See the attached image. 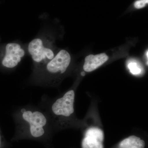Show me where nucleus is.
Segmentation results:
<instances>
[{"mask_svg":"<svg viewBox=\"0 0 148 148\" xmlns=\"http://www.w3.org/2000/svg\"><path fill=\"white\" fill-rule=\"evenodd\" d=\"M12 116L17 133L34 139L43 138L53 127L47 114L39 106H21L14 111Z\"/></svg>","mask_w":148,"mask_h":148,"instance_id":"nucleus-1","label":"nucleus"},{"mask_svg":"<svg viewBox=\"0 0 148 148\" xmlns=\"http://www.w3.org/2000/svg\"><path fill=\"white\" fill-rule=\"evenodd\" d=\"M75 99V91L71 89L55 99L43 96L39 106L47 114L53 127L71 126L74 120Z\"/></svg>","mask_w":148,"mask_h":148,"instance_id":"nucleus-2","label":"nucleus"},{"mask_svg":"<svg viewBox=\"0 0 148 148\" xmlns=\"http://www.w3.org/2000/svg\"><path fill=\"white\" fill-rule=\"evenodd\" d=\"M71 63L70 53L67 51L62 49L43 67L33 73L31 82L40 86H53L56 78L65 73Z\"/></svg>","mask_w":148,"mask_h":148,"instance_id":"nucleus-3","label":"nucleus"},{"mask_svg":"<svg viewBox=\"0 0 148 148\" xmlns=\"http://www.w3.org/2000/svg\"><path fill=\"white\" fill-rule=\"evenodd\" d=\"M28 52L34 63V72L43 67L55 56L51 42L47 37H38L32 40L28 46Z\"/></svg>","mask_w":148,"mask_h":148,"instance_id":"nucleus-4","label":"nucleus"},{"mask_svg":"<svg viewBox=\"0 0 148 148\" xmlns=\"http://www.w3.org/2000/svg\"><path fill=\"white\" fill-rule=\"evenodd\" d=\"M1 63L3 68L8 70L15 69L25 55V49L18 42L8 43L5 46Z\"/></svg>","mask_w":148,"mask_h":148,"instance_id":"nucleus-5","label":"nucleus"},{"mask_svg":"<svg viewBox=\"0 0 148 148\" xmlns=\"http://www.w3.org/2000/svg\"><path fill=\"white\" fill-rule=\"evenodd\" d=\"M104 134L99 127H90L86 130L82 143V148H104Z\"/></svg>","mask_w":148,"mask_h":148,"instance_id":"nucleus-6","label":"nucleus"},{"mask_svg":"<svg viewBox=\"0 0 148 148\" xmlns=\"http://www.w3.org/2000/svg\"><path fill=\"white\" fill-rule=\"evenodd\" d=\"M108 60V57L105 53L88 56L85 59L84 70L86 72L93 71L102 66Z\"/></svg>","mask_w":148,"mask_h":148,"instance_id":"nucleus-7","label":"nucleus"},{"mask_svg":"<svg viewBox=\"0 0 148 148\" xmlns=\"http://www.w3.org/2000/svg\"><path fill=\"white\" fill-rule=\"evenodd\" d=\"M145 143L140 138L131 135L120 143L119 148H145Z\"/></svg>","mask_w":148,"mask_h":148,"instance_id":"nucleus-8","label":"nucleus"},{"mask_svg":"<svg viewBox=\"0 0 148 148\" xmlns=\"http://www.w3.org/2000/svg\"><path fill=\"white\" fill-rule=\"evenodd\" d=\"M128 66L130 72L134 75H137L140 73L141 72V70L138 67L136 63H130Z\"/></svg>","mask_w":148,"mask_h":148,"instance_id":"nucleus-9","label":"nucleus"},{"mask_svg":"<svg viewBox=\"0 0 148 148\" xmlns=\"http://www.w3.org/2000/svg\"><path fill=\"white\" fill-rule=\"evenodd\" d=\"M148 0H138L134 3V6L137 9L143 8L148 4Z\"/></svg>","mask_w":148,"mask_h":148,"instance_id":"nucleus-10","label":"nucleus"},{"mask_svg":"<svg viewBox=\"0 0 148 148\" xmlns=\"http://www.w3.org/2000/svg\"><path fill=\"white\" fill-rule=\"evenodd\" d=\"M148 50L147 51V52H146V56H147V58H148Z\"/></svg>","mask_w":148,"mask_h":148,"instance_id":"nucleus-11","label":"nucleus"},{"mask_svg":"<svg viewBox=\"0 0 148 148\" xmlns=\"http://www.w3.org/2000/svg\"><path fill=\"white\" fill-rule=\"evenodd\" d=\"M85 75V74L84 72H83V73H82V76H84Z\"/></svg>","mask_w":148,"mask_h":148,"instance_id":"nucleus-12","label":"nucleus"},{"mask_svg":"<svg viewBox=\"0 0 148 148\" xmlns=\"http://www.w3.org/2000/svg\"><path fill=\"white\" fill-rule=\"evenodd\" d=\"M0 145H1V136H0Z\"/></svg>","mask_w":148,"mask_h":148,"instance_id":"nucleus-13","label":"nucleus"}]
</instances>
